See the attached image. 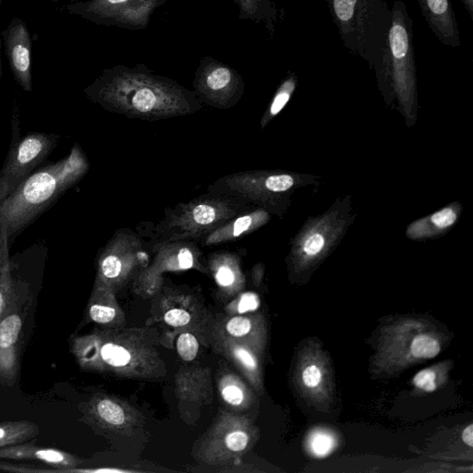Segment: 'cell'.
I'll return each instance as SVG.
<instances>
[{"instance_id":"cell-1","label":"cell","mask_w":473,"mask_h":473,"mask_svg":"<svg viewBox=\"0 0 473 473\" xmlns=\"http://www.w3.org/2000/svg\"><path fill=\"white\" fill-rule=\"evenodd\" d=\"M87 169L88 162L75 145L66 158L33 172L0 206V234L8 243L75 185Z\"/></svg>"},{"instance_id":"cell-2","label":"cell","mask_w":473,"mask_h":473,"mask_svg":"<svg viewBox=\"0 0 473 473\" xmlns=\"http://www.w3.org/2000/svg\"><path fill=\"white\" fill-rule=\"evenodd\" d=\"M340 39L377 74L389 54L392 10L387 0H326Z\"/></svg>"},{"instance_id":"cell-3","label":"cell","mask_w":473,"mask_h":473,"mask_svg":"<svg viewBox=\"0 0 473 473\" xmlns=\"http://www.w3.org/2000/svg\"><path fill=\"white\" fill-rule=\"evenodd\" d=\"M17 115H13L12 143L0 170V206L46 160L60 141V135L46 132H34L21 137Z\"/></svg>"},{"instance_id":"cell-4","label":"cell","mask_w":473,"mask_h":473,"mask_svg":"<svg viewBox=\"0 0 473 473\" xmlns=\"http://www.w3.org/2000/svg\"><path fill=\"white\" fill-rule=\"evenodd\" d=\"M5 53L15 81L23 91H33L32 77V37L27 25L14 18L1 33Z\"/></svg>"},{"instance_id":"cell-5","label":"cell","mask_w":473,"mask_h":473,"mask_svg":"<svg viewBox=\"0 0 473 473\" xmlns=\"http://www.w3.org/2000/svg\"><path fill=\"white\" fill-rule=\"evenodd\" d=\"M430 30L446 47H461V40L451 0H417Z\"/></svg>"},{"instance_id":"cell-6","label":"cell","mask_w":473,"mask_h":473,"mask_svg":"<svg viewBox=\"0 0 473 473\" xmlns=\"http://www.w3.org/2000/svg\"><path fill=\"white\" fill-rule=\"evenodd\" d=\"M122 100L123 103L119 104L122 112L132 115L158 117L180 113L166 95L149 87H143L132 93L127 92L122 97Z\"/></svg>"},{"instance_id":"cell-7","label":"cell","mask_w":473,"mask_h":473,"mask_svg":"<svg viewBox=\"0 0 473 473\" xmlns=\"http://www.w3.org/2000/svg\"><path fill=\"white\" fill-rule=\"evenodd\" d=\"M337 445V438L333 433L321 428L311 432L306 439L308 451L311 455L319 459L330 455Z\"/></svg>"},{"instance_id":"cell-8","label":"cell","mask_w":473,"mask_h":473,"mask_svg":"<svg viewBox=\"0 0 473 473\" xmlns=\"http://www.w3.org/2000/svg\"><path fill=\"white\" fill-rule=\"evenodd\" d=\"M409 350L411 357L415 360H431L439 355L442 347L437 337L422 333L413 337Z\"/></svg>"},{"instance_id":"cell-9","label":"cell","mask_w":473,"mask_h":473,"mask_svg":"<svg viewBox=\"0 0 473 473\" xmlns=\"http://www.w3.org/2000/svg\"><path fill=\"white\" fill-rule=\"evenodd\" d=\"M21 319L20 316L12 315L8 316L0 323V348L9 349L17 342L20 335Z\"/></svg>"},{"instance_id":"cell-10","label":"cell","mask_w":473,"mask_h":473,"mask_svg":"<svg viewBox=\"0 0 473 473\" xmlns=\"http://www.w3.org/2000/svg\"><path fill=\"white\" fill-rule=\"evenodd\" d=\"M300 381L308 391H316L325 381V372L319 364L308 363L300 371Z\"/></svg>"},{"instance_id":"cell-11","label":"cell","mask_w":473,"mask_h":473,"mask_svg":"<svg viewBox=\"0 0 473 473\" xmlns=\"http://www.w3.org/2000/svg\"><path fill=\"white\" fill-rule=\"evenodd\" d=\"M101 355L106 363L114 366V367L126 366L131 361V354L125 348L119 346V345L111 344V343L106 344L102 348Z\"/></svg>"},{"instance_id":"cell-12","label":"cell","mask_w":473,"mask_h":473,"mask_svg":"<svg viewBox=\"0 0 473 473\" xmlns=\"http://www.w3.org/2000/svg\"><path fill=\"white\" fill-rule=\"evenodd\" d=\"M97 411L101 418L108 424L121 425L125 421L123 410L115 402L108 400L100 401L97 405Z\"/></svg>"},{"instance_id":"cell-13","label":"cell","mask_w":473,"mask_h":473,"mask_svg":"<svg viewBox=\"0 0 473 473\" xmlns=\"http://www.w3.org/2000/svg\"><path fill=\"white\" fill-rule=\"evenodd\" d=\"M295 85H296V79H295L294 75H291L284 82L282 87L279 90L276 97L274 98L272 105H271V115H278V114L283 110L284 106L289 102L292 92L294 91Z\"/></svg>"},{"instance_id":"cell-14","label":"cell","mask_w":473,"mask_h":473,"mask_svg":"<svg viewBox=\"0 0 473 473\" xmlns=\"http://www.w3.org/2000/svg\"><path fill=\"white\" fill-rule=\"evenodd\" d=\"M177 349L183 360L186 361L195 360L199 350L198 340L191 334L180 335L177 341Z\"/></svg>"},{"instance_id":"cell-15","label":"cell","mask_w":473,"mask_h":473,"mask_svg":"<svg viewBox=\"0 0 473 473\" xmlns=\"http://www.w3.org/2000/svg\"><path fill=\"white\" fill-rule=\"evenodd\" d=\"M413 385L422 391L433 393L437 389V374L433 369L420 371L413 377Z\"/></svg>"},{"instance_id":"cell-16","label":"cell","mask_w":473,"mask_h":473,"mask_svg":"<svg viewBox=\"0 0 473 473\" xmlns=\"http://www.w3.org/2000/svg\"><path fill=\"white\" fill-rule=\"evenodd\" d=\"M191 217L199 226L211 225L217 219V209L209 204H199L191 213Z\"/></svg>"},{"instance_id":"cell-17","label":"cell","mask_w":473,"mask_h":473,"mask_svg":"<svg viewBox=\"0 0 473 473\" xmlns=\"http://www.w3.org/2000/svg\"><path fill=\"white\" fill-rule=\"evenodd\" d=\"M230 81V71L227 68H217L207 77L206 84L210 89L219 91L226 88Z\"/></svg>"},{"instance_id":"cell-18","label":"cell","mask_w":473,"mask_h":473,"mask_svg":"<svg viewBox=\"0 0 473 473\" xmlns=\"http://www.w3.org/2000/svg\"><path fill=\"white\" fill-rule=\"evenodd\" d=\"M293 184V178L286 174L273 175V176L268 177L265 183L267 190L274 191V193L288 191Z\"/></svg>"},{"instance_id":"cell-19","label":"cell","mask_w":473,"mask_h":473,"mask_svg":"<svg viewBox=\"0 0 473 473\" xmlns=\"http://www.w3.org/2000/svg\"><path fill=\"white\" fill-rule=\"evenodd\" d=\"M122 264L116 255L110 254L104 258L101 264V271L108 278H115L121 272Z\"/></svg>"},{"instance_id":"cell-20","label":"cell","mask_w":473,"mask_h":473,"mask_svg":"<svg viewBox=\"0 0 473 473\" xmlns=\"http://www.w3.org/2000/svg\"><path fill=\"white\" fill-rule=\"evenodd\" d=\"M252 329V323L249 319L235 317L231 319L227 325L228 333L233 337H243L248 334Z\"/></svg>"},{"instance_id":"cell-21","label":"cell","mask_w":473,"mask_h":473,"mask_svg":"<svg viewBox=\"0 0 473 473\" xmlns=\"http://www.w3.org/2000/svg\"><path fill=\"white\" fill-rule=\"evenodd\" d=\"M90 316L97 323L108 324L115 318L116 311L111 307L94 305L90 309Z\"/></svg>"},{"instance_id":"cell-22","label":"cell","mask_w":473,"mask_h":473,"mask_svg":"<svg viewBox=\"0 0 473 473\" xmlns=\"http://www.w3.org/2000/svg\"><path fill=\"white\" fill-rule=\"evenodd\" d=\"M165 321L169 326H175V328L184 326L191 321V315L182 309L170 310L165 315Z\"/></svg>"},{"instance_id":"cell-23","label":"cell","mask_w":473,"mask_h":473,"mask_svg":"<svg viewBox=\"0 0 473 473\" xmlns=\"http://www.w3.org/2000/svg\"><path fill=\"white\" fill-rule=\"evenodd\" d=\"M432 222L434 223L437 228H445L450 227L457 220V215L452 209H443L441 211L435 213L434 216L431 217Z\"/></svg>"},{"instance_id":"cell-24","label":"cell","mask_w":473,"mask_h":473,"mask_svg":"<svg viewBox=\"0 0 473 473\" xmlns=\"http://www.w3.org/2000/svg\"><path fill=\"white\" fill-rule=\"evenodd\" d=\"M36 458L51 464H63L67 461L63 453L55 449H39L36 452Z\"/></svg>"},{"instance_id":"cell-25","label":"cell","mask_w":473,"mask_h":473,"mask_svg":"<svg viewBox=\"0 0 473 473\" xmlns=\"http://www.w3.org/2000/svg\"><path fill=\"white\" fill-rule=\"evenodd\" d=\"M248 441V435L245 433L238 431L228 435L227 439H226V444L230 450L239 452V451H243V449L246 448Z\"/></svg>"},{"instance_id":"cell-26","label":"cell","mask_w":473,"mask_h":473,"mask_svg":"<svg viewBox=\"0 0 473 473\" xmlns=\"http://www.w3.org/2000/svg\"><path fill=\"white\" fill-rule=\"evenodd\" d=\"M325 246V238L321 234L315 233L310 236L305 241L304 251L308 255L319 254Z\"/></svg>"},{"instance_id":"cell-27","label":"cell","mask_w":473,"mask_h":473,"mask_svg":"<svg viewBox=\"0 0 473 473\" xmlns=\"http://www.w3.org/2000/svg\"><path fill=\"white\" fill-rule=\"evenodd\" d=\"M260 306L259 297L254 293H246L241 297L240 304H239V312L244 313L252 312L257 310Z\"/></svg>"},{"instance_id":"cell-28","label":"cell","mask_w":473,"mask_h":473,"mask_svg":"<svg viewBox=\"0 0 473 473\" xmlns=\"http://www.w3.org/2000/svg\"><path fill=\"white\" fill-rule=\"evenodd\" d=\"M252 222H254V219L252 216L241 217L240 219L236 220L234 222L233 227L231 228L228 236L230 238H236V236H241V234L248 231L249 228L252 227Z\"/></svg>"},{"instance_id":"cell-29","label":"cell","mask_w":473,"mask_h":473,"mask_svg":"<svg viewBox=\"0 0 473 473\" xmlns=\"http://www.w3.org/2000/svg\"><path fill=\"white\" fill-rule=\"evenodd\" d=\"M223 398L231 405L238 406L243 400V393L236 385H228L222 391Z\"/></svg>"},{"instance_id":"cell-30","label":"cell","mask_w":473,"mask_h":473,"mask_svg":"<svg viewBox=\"0 0 473 473\" xmlns=\"http://www.w3.org/2000/svg\"><path fill=\"white\" fill-rule=\"evenodd\" d=\"M234 355L241 361V363L250 370H255L257 368V363L255 359L252 357L251 353L248 350L243 349V348H236L234 350Z\"/></svg>"},{"instance_id":"cell-31","label":"cell","mask_w":473,"mask_h":473,"mask_svg":"<svg viewBox=\"0 0 473 473\" xmlns=\"http://www.w3.org/2000/svg\"><path fill=\"white\" fill-rule=\"evenodd\" d=\"M217 279L220 285L228 287L234 282L235 276H234V274L230 268L222 267L219 268V272H217Z\"/></svg>"},{"instance_id":"cell-32","label":"cell","mask_w":473,"mask_h":473,"mask_svg":"<svg viewBox=\"0 0 473 473\" xmlns=\"http://www.w3.org/2000/svg\"><path fill=\"white\" fill-rule=\"evenodd\" d=\"M179 263L182 269H189L193 265V257L190 250L183 248L179 254Z\"/></svg>"},{"instance_id":"cell-33","label":"cell","mask_w":473,"mask_h":473,"mask_svg":"<svg viewBox=\"0 0 473 473\" xmlns=\"http://www.w3.org/2000/svg\"><path fill=\"white\" fill-rule=\"evenodd\" d=\"M462 440H463L464 444L469 446L470 448L473 446V424H470L469 426H467L462 432Z\"/></svg>"},{"instance_id":"cell-34","label":"cell","mask_w":473,"mask_h":473,"mask_svg":"<svg viewBox=\"0 0 473 473\" xmlns=\"http://www.w3.org/2000/svg\"><path fill=\"white\" fill-rule=\"evenodd\" d=\"M461 2L463 3L468 13H469L470 18L473 20V0H461Z\"/></svg>"},{"instance_id":"cell-35","label":"cell","mask_w":473,"mask_h":473,"mask_svg":"<svg viewBox=\"0 0 473 473\" xmlns=\"http://www.w3.org/2000/svg\"><path fill=\"white\" fill-rule=\"evenodd\" d=\"M8 437H9V431L5 428L0 427V444L3 443Z\"/></svg>"},{"instance_id":"cell-36","label":"cell","mask_w":473,"mask_h":473,"mask_svg":"<svg viewBox=\"0 0 473 473\" xmlns=\"http://www.w3.org/2000/svg\"><path fill=\"white\" fill-rule=\"evenodd\" d=\"M106 1L110 4H119L123 3V2H126L128 0H106Z\"/></svg>"},{"instance_id":"cell-37","label":"cell","mask_w":473,"mask_h":473,"mask_svg":"<svg viewBox=\"0 0 473 473\" xmlns=\"http://www.w3.org/2000/svg\"><path fill=\"white\" fill-rule=\"evenodd\" d=\"M3 305H4L3 296H2V294L0 293V313H1L2 309H3Z\"/></svg>"},{"instance_id":"cell-38","label":"cell","mask_w":473,"mask_h":473,"mask_svg":"<svg viewBox=\"0 0 473 473\" xmlns=\"http://www.w3.org/2000/svg\"><path fill=\"white\" fill-rule=\"evenodd\" d=\"M1 47H2V41L0 40V76H1Z\"/></svg>"},{"instance_id":"cell-39","label":"cell","mask_w":473,"mask_h":473,"mask_svg":"<svg viewBox=\"0 0 473 473\" xmlns=\"http://www.w3.org/2000/svg\"><path fill=\"white\" fill-rule=\"evenodd\" d=\"M50 1L54 2V3H58V2H60V0H50Z\"/></svg>"},{"instance_id":"cell-40","label":"cell","mask_w":473,"mask_h":473,"mask_svg":"<svg viewBox=\"0 0 473 473\" xmlns=\"http://www.w3.org/2000/svg\"><path fill=\"white\" fill-rule=\"evenodd\" d=\"M4 0H0V7H1L2 3H3Z\"/></svg>"}]
</instances>
